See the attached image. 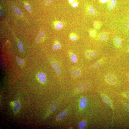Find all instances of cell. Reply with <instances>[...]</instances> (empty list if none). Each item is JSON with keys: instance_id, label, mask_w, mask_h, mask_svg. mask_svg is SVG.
I'll list each match as a JSON object with an SVG mask.
<instances>
[{"instance_id": "cell-7", "label": "cell", "mask_w": 129, "mask_h": 129, "mask_svg": "<svg viewBox=\"0 0 129 129\" xmlns=\"http://www.w3.org/2000/svg\"><path fill=\"white\" fill-rule=\"evenodd\" d=\"M109 37V33L106 32H104L100 33L98 35L99 39L101 41H107Z\"/></svg>"}, {"instance_id": "cell-19", "label": "cell", "mask_w": 129, "mask_h": 129, "mask_svg": "<svg viewBox=\"0 0 129 129\" xmlns=\"http://www.w3.org/2000/svg\"><path fill=\"white\" fill-rule=\"evenodd\" d=\"M101 97L105 103L110 106L112 107V102L108 98L104 95H102Z\"/></svg>"}, {"instance_id": "cell-8", "label": "cell", "mask_w": 129, "mask_h": 129, "mask_svg": "<svg viewBox=\"0 0 129 129\" xmlns=\"http://www.w3.org/2000/svg\"><path fill=\"white\" fill-rule=\"evenodd\" d=\"M21 107V104L19 100H17L14 101V104L12 106L14 112L17 113L19 111Z\"/></svg>"}, {"instance_id": "cell-23", "label": "cell", "mask_w": 129, "mask_h": 129, "mask_svg": "<svg viewBox=\"0 0 129 129\" xmlns=\"http://www.w3.org/2000/svg\"><path fill=\"white\" fill-rule=\"evenodd\" d=\"M13 10L15 14L17 15L21 16L22 15V13L21 10L17 6H14L13 7Z\"/></svg>"}, {"instance_id": "cell-18", "label": "cell", "mask_w": 129, "mask_h": 129, "mask_svg": "<svg viewBox=\"0 0 129 129\" xmlns=\"http://www.w3.org/2000/svg\"><path fill=\"white\" fill-rule=\"evenodd\" d=\"M103 23L99 21H95L93 22V25L94 29L96 30H100L101 27Z\"/></svg>"}, {"instance_id": "cell-16", "label": "cell", "mask_w": 129, "mask_h": 129, "mask_svg": "<svg viewBox=\"0 0 129 129\" xmlns=\"http://www.w3.org/2000/svg\"><path fill=\"white\" fill-rule=\"evenodd\" d=\"M114 42L115 46L117 48L120 47L122 44L121 39L118 37H116L114 39Z\"/></svg>"}, {"instance_id": "cell-34", "label": "cell", "mask_w": 129, "mask_h": 129, "mask_svg": "<svg viewBox=\"0 0 129 129\" xmlns=\"http://www.w3.org/2000/svg\"><path fill=\"white\" fill-rule=\"evenodd\" d=\"M125 27L127 29H129V20L126 23Z\"/></svg>"}, {"instance_id": "cell-5", "label": "cell", "mask_w": 129, "mask_h": 129, "mask_svg": "<svg viewBox=\"0 0 129 129\" xmlns=\"http://www.w3.org/2000/svg\"><path fill=\"white\" fill-rule=\"evenodd\" d=\"M37 77L39 82L42 84H45L46 82L47 78L45 74L43 72L39 73Z\"/></svg>"}, {"instance_id": "cell-27", "label": "cell", "mask_w": 129, "mask_h": 129, "mask_svg": "<svg viewBox=\"0 0 129 129\" xmlns=\"http://www.w3.org/2000/svg\"><path fill=\"white\" fill-rule=\"evenodd\" d=\"M18 48L20 51L22 52L24 51V48L22 43L18 41L17 43Z\"/></svg>"}, {"instance_id": "cell-36", "label": "cell", "mask_w": 129, "mask_h": 129, "mask_svg": "<svg viewBox=\"0 0 129 129\" xmlns=\"http://www.w3.org/2000/svg\"><path fill=\"white\" fill-rule=\"evenodd\" d=\"M0 15L1 16H2L3 15V11L1 8L0 9Z\"/></svg>"}, {"instance_id": "cell-22", "label": "cell", "mask_w": 129, "mask_h": 129, "mask_svg": "<svg viewBox=\"0 0 129 129\" xmlns=\"http://www.w3.org/2000/svg\"><path fill=\"white\" fill-rule=\"evenodd\" d=\"M70 40L72 41H75L78 39V37L77 35L74 33H71L69 36Z\"/></svg>"}, {"instance_id": "cell-35", "label": "cell", "mask_w": 129, "mask_h": 129, "mask_svg": "<svg viewBox=\"0 0 129 129\" xmlns=\"http://www.w3.org/2000/svg\"><path fill=\"white\" fill-rule=\"evenodd\" d=\"M100 2L102 4L105 3L106 1V0H99Z\"/></svg>"}, {"instance_id": "cell-29", "label": "cell", "mask_w": 129, "mask_h": 129, "mask_svg": "<svg viewBox=\"0 0 129 129\" xmlns=\"http://www.w3.org/2000/svg\"><path fill=\"white\" fill-rule=\"evenodd\" d=\"M124 107L127 111L129 112V104L125 103H123Z\"/></svg>"}, {"instance_id": "cell-4", "label": "cell", "mask_w": 129, "mask_h": 129, "mask_svg": "<svg viewBox=\"0 0 129 129\" xmlns=\"http://www.w3.org/2000/svg\"><path fill=\"white\" fill-rule=\"evenodd\" d=\"M86 10L89 15L95 16L98 14V12L94 6L89 4L87 5L86 6Z\"/></svg>"}, {"instance_id": "cell-21", "label": "cell", "mask_w": 129, "mask_h": 129, "mask_svg": "<svg viewBox=\"0 0 129 129\" xmlns=\"http://www.w3.org/2000/svg\"><path fill=\"white\" fill-rule=\"evenodd\" d=\"M61 46L60 42L58 41H55L53 45V48L54 50H57L59 49L61 47Z\"/></svg>"}, {"instance_id": "cell-2", "label": "cell", "mask_w": 129, "mask_h": 129, "mask_svg": "<svg viewBox=\"0 0 129 129\" xmlns=\"http://www.w3.org/2000/svg\"><path fill=\"white\" fill-rule=\"evenodd\" d=\"M106 81L108 84L112 85H115L116 84L117 80L116 77L111 74H109L105 77Z\"/></svg>"}, {"instance_id": "cell-31", "label": "cell", "mask_w": 129, "mask_h": 129, "mask_svg": "<svg viewBox=\"0 0 129 129\" xmlns=\"http://www.w3.org/2000/svg\"><path fill=\"white\" fill-rule=\"evenodd\" d=\"M71 5L72 7L74 8H75L78 6L79 5V3L77 2L76 1L73 3Z\"/></svg>"}, {"instance_id": "cell-17", "label": "cell", "mask_w": 129, "mask_h": 129, "mask_svg": "<svg viewBox=\"0 0 129 129\" xmlns=\"http://www.w3.org/2000/svg\"><path fill=\"white\" fill-rule=\"evenodd\" d=\"M55 28L58 30H59L62 29L63 27V23L59 21H56L53 22Z\"/></svg>"}, {"instance_id": "cell-33", "label": "cell", "mask_w": 129, "mask_h": 129, "mask_svg": "<svg viewBox=\"0 0 129 129\" xmlns=\"http://www.w3.org/2000/svg\"><path fill=\"white\" fill-rule=\"evenodd\" d=\"M77 0H68V1L69 3L71 4L73 3L76 1Z\"/></svg>"}, {"instance_id": "cell-15", "label": "cell", "mask_w": 129, "mask_h": 129, "mask_svg": "<svg viewBox=\"0 0 129 129\" xmlns=\"http://www.w3.org/2000/svg\"><path fill=\"white\" fill-rule=\"evenodd\" d=\"M105 60V58H103L100 60L92 65L90 67L91 68L94 69L99 67L103 62Z\"/></svg>"}, {"instance_id": "cell-1", "label": "cell", "mask_w": 129, "mask_h": 129, "mask_svg": "<svg viewBox=\"0 0 129 129\" xmlns=\"http://www.w3.org/2000/svg\"><path fill=\"white\" fill-rule=\"evenodd\" d=\"M59 104V102L58 101H56L54 102L52 104L48 111L45 117V119L53 113L56 110Z\"/></svg>"}, {"instance_id": "cell-6", "label": "cell", "mask_w": 129, "mask_h": 129, "mask_svg": "<svg viewBox=\"0 0 129 129\" xmlns=\"http://www.w3.org/2000/svg\"><path fill=\"white\" fill-rule=\"evenodd\" d=\"M89 84L87 82L82 83L77 87L76 90L78 92H81L86 89L88 87Z\"/></svg>"}, {"instance_id": "cell-37", "label": "cell", "mask_w": 129, "mask_h": 129, "mask_svg": "<svg viewBox=\"0 0 129 129\" xmlns=\"http://www.w3.org/2000/svg\"><path fill=\"white\" fill-rule=\"evenodd\" d=\"M14 101L11 102H10V104L12 107L13 106L14 104Z\"/></svg>"}, {"instance_id": "cell-26", "label": "cell", "mask_w": 129, "mask_h": 129, "mask_svg": "<svg viewBox=\"0 0 129 129\" xmlns=\"http://www.w3.org/2000/svg\"><path fill=\"white\" fill-rule=\"evenodd\" d=\"M25 7L26 10L29 12L31 13L32 12V9L30 5L26 2H24Z\"/></svg>"}, {"instance_id": "cell-12", "label": "cell", "mask_w": 129, "mask_h": 129, "mask_svg": "<svg viewBox=\"0 0 129 129\" xmlns=\"http://www.w3.org/2000/svg\"><path fill=\"white\" fill-rule=\"evenodd\" d=\"M72 74L73 76L75 78L79 77L81 75V71L79 69L75 68L72 71Z\"/></svg>"}, {"instance_id": "cell-28", "label": "cell", "mask_w": 129, "mask_h": 129, "mask_svg": "<svg viewBox=\"0 0 129 129\" xmlns=\"http://www.w3.org/2000/svg\"><path fill=\"white\" fill-rule=\"evenodd\" d=\"M16 61L18 64L21 66L23 65L24 64V60L19 58H16Z\"/></svg>"}, {"instance_id": "cell-25", "label": "cell", "mask_w": 129, "mask_h": 129, "mask_svg": "<svg viewBox=\"0 0 129 129\" xmlns=\"http://www.w3.org/2000/svg\"><path fill=\"white\" fill-rule=\"evenodd\" d=\"M86 125V122L84 121H80L78 125V127L80 129H84Z\"/></svg>"}, {"instance_id": "cell-20", "label": "cell", "mask_w": 129, "mask_h": 129, "mask_svg": "<svg viewBox=\"0 0 129 129\" xmlns=\"http://www.w3.org/2000/svg\"><path fill=\"white\" fill-rule=\"evenodd\" d=\"M45 35L44 32L43 31H41L38 34L36 39L37 42H40L43 38Z\"/></svg>"}, {"instance_id": "cell-32", "label": "cell", "mask_w": 129, "mask_h": 129, "mask_svg": "<svg viewBox=\"0 0 129 129\" xmlns=\"http://www.w3.org/2000/svg\"><path fill=\"white\" fill-rule=\"evenodd\" d=\"M53 0H46V4L47 5H49L53 1Z\"/></svg>"}, {"instance_id": "cell-3", "label": "cell", "mask_w": 129, "mask_h": 129, "mask_svg": "<svg viewBox=\"0 0 129 129\" xmlns=\"http://www.w3.org/2000/svg\"><path fill=\"white\" fill-rule=\"evenodd\" d=\"M85 54L87 58L91 59L96 57L97 56L98 53L96 51L88 50L86 51Z\"/></svg>"}, {"instance_id": "cell-9", "label": "cell", "mask_w": 129, "mask_h": 129, "mask_svg": "<svg viewBox=\"0 0 129 129\" xmlns=\"http://www.w3.org/2000/svg\"><path fill=\"white\" fill-rule=\"evenodd\" d=\"M87 104V100L85 97H83L80 99V108L83 109L86 108Z\"/></svg>"}, {"instance_id": "cell-10", "label": "cell", "mask_w": 129, "mask_h": 129, "mask_svg": "<svg viewBox=\"0 0 129 129\" xmlns=\"http://www.w3.org/2000/svg\"><path fill=\"white\" fill-rule=\"evenodd\" d=\"M52 66L57 74H60L61 71L60 68L58 64L56 62H53L52 63Z\"/></svg>"}, {"instance_id": "cell-14", "label": "cell", "mask_w": 129, "mask_h": 129, "mask_svg": "<svg viewBox=\"0 0 129 129\" xmlns=\"http://www.w3.org/2000/svg\"><path fill=\"white\" fill-rule=\"evenodd\" d=\"M69 55L71 61L73 63H76L77 61V58L75 54L72 52L70 51Z\"/></svg>"}, {"instance_id": "cell-38", "label": "cell", "mask_w": 129, "mask_h": 129, "mask_svg": "<svg viewBox=\"0 0 129 129\" xmlns=\"http://www.w3.org/2000/svg\"><path fill=\"white\" fill-rule=\"evenodd\" d=\"M106 1L108 2H109L111 1V0H106Z\"/></svg>"}, {"instance_id": "cell-11", "label": "cell", "mask_w": 129, "mask_h": 129, "mask_svg": "<svg viewBox=\"0 0 129 129\" xmlns=\"http://www.w3.org/2000/svg\"><path fill=\"white\" fill-rule=\"evenodd\" d=\"M117 4V0H111L108 4L107 8L109 10H112L116 7Z\"/></svg>"}, {"instance_id": "cell-13", "label": "cell", "mask_w": 129, "mask_h": 129, "mask_svg": "<svg viewBox=\"0 0 129 129\" xmlns=\"http://www.w3.org/2000/svg\"><path fill=\"white\" fill-rule=\"evenodd\" d=\"M68 113L67 109L64 110L61 112L57 117V120L59 121L64 118L67 115Z\"/></svg>"}, {"instance_id": "cell-24", "label": "cell", "mask_w": 129, "mask_h": 129, "mask_svg": "<svg viewBox=\"0 0 129 129\" xmlns=\"http://www.w3.org/2000/svg\"><path fill=\"white\" fill-rule=\"evenodd\" d=\"M89 33L90 36L92 38L96 37L97 35V32L96 30L95 29H92L89 30Z\"/></svg>"}, {"instance_id": "cell-30", "label": "cell", "mask_w": 129, "mask_h": 129, "mask_svg": "<svg viewBox=\"0 0 129 129\" xmlns=\"http://www.w3.org/2000/svg\"><path fill=\"white\" fill-rule=\"evenodd\" d=\"M123 96L129 99V92H127L123 94Z\"/></svg>"}]
</instances>
